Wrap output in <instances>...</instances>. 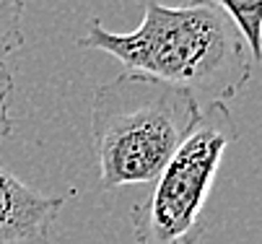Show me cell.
I'll return each instance as SVG.
<instances>
[{
    "mask_svg": "<svg viewBox=\"0 0 262 244\" xmlns=\"http://www.w3.org/2000/svg\"><path fill=\"white\" fill-rule=\"evenodd\" d=\"M76 45L112 55L127 73L179 86L198 101L203 96L205 107L242 94L257 65L234 21L210 0L182 6L148 0L135 31L117 34L94 18Z\"/></svg>",
    "mask_w": 262,
    "mask_h": 244,
    "instance_id": "1",
    "label": "cell"
},
{
    "mask_svg": "<svg viewBox=\"0 0 262 244\" xmlns=\"http://www.w3.org/2000/svg\"><path fill=\"white\" fill-rule=\"evenodd\" d=\"M200 101L140 73L101 83L91 101V138L101 190L154 182L200 120Z\"/></svg>",
    "mask_w": 262,
    "mask_h": 244,
    "instance_id": "2",
    "label": "cell"
},
{
    "mask_svg": "<svg viewBox=\"0 0 262 244\" xmlns=\"http://www.w3.org/2000/svg\"><path fill=\"white\" fill-rule=\"evenodd\" d=\"M239 127L226 104H208L190 135L154 180V190L130 213L135 244H192L226 148Z\"/></svg>",
    "mask_w": 262,
    "mask_h": 244,
    "instance_id": "3",
    "label": "cell"
},
{
    "mask_svg": "<svg viewBox=\"0 0 262 244\" xmlns=\"http://www.w3.org/2000/svg\"><path fill=\"white\" fill-rule=\"evenodd\" d=\"M65 200V195H42L0 166V244H50Z\"/></svg>",
    "mask_w": 262,
    "mask_h": 244,
    "instance_id": "4",
    "label": "cell"
},
{
    "mask_svg": "<svg viewBox=\"0 0 262 244\" xmlns=\"http://www.w3.org/2000/svg\"><path fill=\"white\" fill-rule=\"evenodd\" d=\"M226 13L239 34L244 37L249 55L254 62H259V29H262V0H210Z\"/></svg>",
    "mask_w": 262,
    "mask_h": 244,
    "instance_id": "5",
    "label": "cell"
},
{
    "mask_svg": "<svg viewBox=\"0 0 262 244\" xmlns=\"http://www.w3.org/2000/svg\"><path fill=\"white\" fill-rule=\"evenodd\" d=\"M24 0H0V62H8L24 45Z\"/></svg>",
    "mask_w": 262,
    "mask_h": 244,
    "instance_id": "6",
    "label": "cell"
},
{
    "mask_svg": "<svg viewBox=\"0 0 262 244\" xmlns=\"http://www.w3.org/2000/svg\"><path fill=\"white\" fill-rule=\"evenodd\" d=\"M11 94H13V73H11L8 62H0V143H3L13 130Z\"/></svg>",
    "mask_w": 262,
    "mask_h": 244,
    "instance_id": "7",
    "label": "cell"
}]
</instances>
